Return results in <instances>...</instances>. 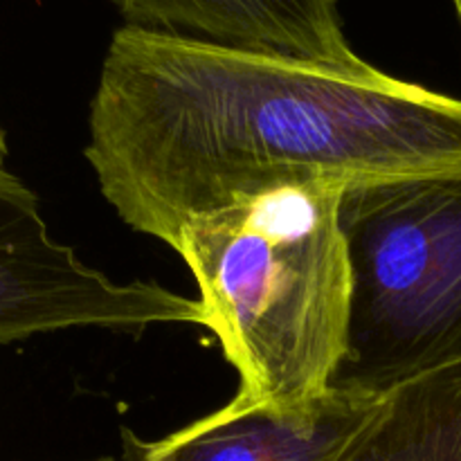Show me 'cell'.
Masks as SVG:
<instances>
[{
	"instance_id": "cell-1",
	"label": "cell",
	"mask_w": 461,
	"mask_h": 461,
	"mask_svg": "<svg viewBox=\"0 0 461 461\" xmlns=\"http://www.w3.org/2000/svg\"><path fill=\"white\" fill-rule=\"evenodd\" d=\"M86 158L135 232L309 183L461 174V99L282 54L120 27L90 104Z\"/></svg>"
},
{
	"instance_id": "cell-2",
	"label": "cell",
	"mask_w": 461,
	"mask_h": 461,
	"mask_svg": "<svg viewBox=\"0 0 461 461\" xmlns=\"http://www.w3.org/2000/svg\"><path fill=\"white\" fill-rule=\"evenodd\" d=\"M342 189H277L187 221L171 243L196 279L205 327L241 378L239 403L291 405L331 387L351 302Z\"/></svg>"
},
{
	"instance_id": "cell-3",
	"label": "cell",
	"mask_w": 461,
	"mask_h": 461,
	"mask_svg": "<svg viewBox=\"0 0 461 461\" xmlns=\"http://www.w3.org/2000/svg\"><path fill=\"white\" fill-rule=\"evenodd\" d=\"M347 347L331 387L385 396L461 363V174L347 185Z\"/></svg>"
},
{
	"instance_id": "cell-4",
	"label": "cell",
	"mask_w": 461,
	"mask_h": 461,
	"mask_svg": "<svg viewBox=\"0 0 461 461\" xmlns=\"http://www.w3.org/2000/svg\"><path fill=\"white\" fill-rule=\"evenodd\" d=\"M169 322L205 327L201 300L151 282L115 284L81 264L50 237L36 194L0 171V345L72 327Z\"/></svg>"
},
{
	"instance_id": "cell-5",
	"label": "cell",
	"mask_w": 461,
	"mask_h": 461,
	"mask_svg": "<svg viewBox=\"0 0 461 461\" xmlns=\"http://www.w3.org/2000/svg\"><path fill=\"white\" fill-rule=\"evenodd\" d=\"M385 396L329 387L291 405L239 403L138 446V461H345Z\"/></svg>"
},
{
	"instance_id": "cell-6",
	"label": "cell",
	"mask_w": 461,
	"mask_h": 461,
	"mask_svg": "<svg viewBox=\"0 0 461 461\" xmlns=\"http://www.w3.org/2000/svg\"><path fill=\"white\" fill-rule=\"evenodd\" d=\"M126 25L248 52L367 70L349 48L338 0H115Z\"/></svg>"
},
{
	"instance_id": "cell-7",
	"label": "cell",
	"mask_w": 461,
	"mask_h": 461,
	"mask_svg": "<svg viewBox=\"0 0 461 461\" xmlns=\"http://www.w3.org/2000/svg\"><path fill=\"white\" fill-rule=\"evenodd\" d=\"M345 461H461V363L385 394Z\"/></svg>"
},
{
	"instance_id": "cell-8",
	"label": "cell",
	"mask_w": 461,
	"mask_h": 461,
	"mask_svg": "<svg viewBox=\"0 0 461 461\" xmlns=\"http://www.w3.org/2000/svg\"><path fill=\"white\" fill-rule=\"evenodd\" d=\"M5 160H7V138H5V131L0 126V171H5Z\"/></svg>"
},
{
	"instance_id": "cell-9",
	"label": "cell",
	"mask_w": 461,
	"mask_h": 461,
	"mask_svg": "<svg viewBox=\"0 0 461 461\" xmlns=\"http://www.w3.org/2000/svg\"><path fill=\"white\" fill-rule=\"evenodd\" d=\"M455 3V9H457V16H459V23H461V0H453Z\"/></svg>"
},
{
	"instance_id": "cell-10",
	"label": "cell",
	"mask_w": 461,
	"mask_h": 461,
	"mask_svg": "<svg viewBox=\"0 0 461 461\" xmlns=\"http://www.w3.org/2000/svg\"><path fill=\"white\" fill-rule=\"evenodd\" d=\"M97 461H115V459H97Z\"/></svg>"
}]
</instances>
